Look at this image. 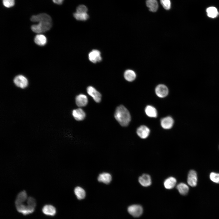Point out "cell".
Listing matches in <instances>:
<instances>
[{
    "label": "cell",
    "instance_id": "6da1fadb",
    "mask_svg": "<svg viewBox=\"0 0 219 219\" xmlns=\"http://www.w3.org/2000/svg\"><path fill=\"white\" fill-rule=\"evenodd\" d=\"M114 117L122 126L126 127L131 120V116L129 111L123 105L118 106L115 111Z\"/></svg>",
    "mask_w": 219,
    "mask_h": 219
},
{
    "label": "cell",
    "instance_id": "7a4b0ae2",
    "mask_svg": "<svg viewBox=\"0 0 219 219\" xmlns=\"http://www.w3.org/2000/svg\"><path fill=\"white\" fill-rule=\"evenodd\" d=\"M52 22L43 21L32 26V30L36 33H41L46 32L50 29L52 27Z\"/></svg>",
    "mask_w": 219,
    "mask_h": 219
},
{
    "label": "cell",
    "instance_id": "3957f363",
    "mask_svg": "<svg viewBox=\"0 0 219 219\" xmlns=\"http://www.w3.org/2000/svg\"><path fill=\"white\" fill-rule=\"evenodd\" d=\"M127 210L128 213L132 216L134 217H140L143 212L142 207L138 204H133L129 206Z\"/></svg>",
    "mask_w": 219,
    "mask_h": 219
},
{
    "label": "cell",
    "instance_id": "277c9868",
    "mask_svg": "<svg viewBox=\"0 0 219 219\" xmlns=\"http://www.w3.org/2000/svg\"><path fill=\"white\" fill-rule=\"evenodd\" d=\"M30 20L33 22L38 23L43 21L52 22L51 17L49 15L45 13H41L33 15L31 17Z\"/></svg>",
    "mask_w": 219,
    "mask_h": 219
},
{
    "label": "cell",
    "instance_id": "5b68a950",
    "mask_svg": "<svg viewBox=\"0 0 219 219\" xmlns=\"http://www.w3.org/2000/svg\"><path fill=\"white\" fill-rule=\"evenodd\" d=\"M13 82L16 86L22 89L26 87L28 84L27 78L24 76L21 75L16 76L14 78Z\"/></svg>",
    "mask_w": 219,
    "mask_h": 219
},
{
    "label": "cell",
    "instance_id": "8992f818",
    "mask_svg": "<svg viewBox=\"0 0 219 219\" xmlns=\"http://www.w3.org/2000/svg\"><path fill=\"white\" fill-rule=\"evenodd\" d=\"M17 210L23 215H26L33 212L35 208L31 207L28 205H26L23 203L16 205Z\"/></svg>",
    "mask_w": 219,
    "mask_h": 219
},
{
    "label": "cell",
    "instance_id": "52a82bcc",
    "mask_svg": "<svg viewBox=\"0 0 219 219\" xmlns=\"http://www.w3.org/2000/svg\"><path fill=\"white\" fill-rule=\"evenodd\" d=\"M87 91L88 94L91 96L96 103H99L101 99V95L94 88L89 86L87 88Z\"/></svg>",
    "mask_w": 219,
    "mask_h": 219
},
{
    "label": "cell",
    "instance_id": "ba28073f",
    "mask_svg": "<svg viewBox=\"0 0 219 219\" xmlns=\"http://www.w3.org/2000/svg\"><path fill=\"white\" fill-rule=\"evenodd\" d=\"M187 182L189 186L195 187L197 184V175L196 172L193 170L189 171L187 176Z\"/></svg>",
    "mask_w": 219,
    "mask_h": 219
},
{
    "label": "cell",
    "instance_id": "9c48e42d",
    "mask_svg": "<svg viewBox=\"0 0 219 219\" xmlns=\"http://www.w3.org/2000/svg\"><path fill=\"white\" fill-rule=\"evenodd\" d=\"M155 93L157 96L161 98L166 96L168 93V89L165 85L160 84L158 85L155 88Z\"/></svg>",
    "mask_w": 219,
    "mask_h": 219
},
{
    "label": "cell",
    "instance_id": "30bf717a",
    "mask_svg": "<svg viewBox=\"0 0 219 219\" xmlns=\"http://www.w3.org/2000/svg\"><path fill=\"white\" fill-rule=\"evenodd\" d=\"M97 180L99 182H101L106 184H108L111 182L112 180V176L109 173L104 172L99 175L97 178Z\"/></svg>",
    "mask_w": 219,
    "mask_h": 219
},
{
    "label": "cell",
    "instance_id": "8fae6325",
    "mask_svg": "<svg viewBox=\"0 0 219 219\" xmlns=\"http://www.w3.org/2000/svg\"><path fill=\"white\" fill-rule=\"evenodd\" d=\"M89 60L93 63L102 60L100 52L97 50H93L89 54Z\"/></svg>",
    "mask_w": 219,
    "mask_h": 219
},
{
    "label": "cell",
    "instance_id": "7c38bea8",
    "mask_svg": "<svg viewBox=\"0 0 219 219\" xmlns=\"http://www.w3.org/2000/svg\"><path fill=\"white\" fill-rule=\"evenodd\" d=\"M75 102L78 106L79 107H82L87 105L88 103V99L85 95L80 94L76 96Z\"/></svg>",
    "mask_w": 219,
    "mask_h": 219
},
{
    "label": "cell",
    "instance_id": "4fadbf2b",
    "mask_svg": "<svg viewBox=\"0 0 219 219\" xmlns=\"http://www.w3.org/2000/svg\"><path fill=\"white\" fill-rule=\"evenodd\" d=\"M150 131L149 129L147 127L142 125L137 128V133L140 137L145 139L148 136Z\"/></svg>",
    "mask_w": 219,
    "mask_h": 219
},
{
    "label": "cell",
    "instance_id": "5bb4252c",
    "mask_svg": "<svg viewBox=\"0 0 219 219\" xmlns=\"http://www.w3.org/2000/svg\"><path fill=\"white\" fill-rule=\"evenodd\" d=\"M140 183L143 186L147 187L150 186L151 183L150 176L147 174H143L138 179Z\"/></svg>",
    "mask_w": 219,
    "mask_h": 219
},
{
    "label": "cell",
    "instance_id": "9a60e30c",
    "mask_svg": "<svg viewBox=\"0 0 219 219\" xmlns=\"http://www.w3.org/2000/svg\"><path fill=\"white\" fill-rule=\"evenodd\" d=\"M72 114L75 120L77 121L83 120L85 117V113L83 110L80 108L73 110Z\"/></svg>",
    "mask_w": 219,
    "mask_h": 219
},
{
    "label": "cell",
    "instance_id": "2e32d148",
    "mask_svg": "<svg viewBox=\"0 0 219 219\" xmlns=\"http://www.w3.org/2000/svg\"><path fill=\"white\" fill-rule=\"evenodd\" d=\"M174 123L173 119L170 116H167L162 119L161 124L162 127L165 129H169L172 126Z\"/></svg>",
    "mask_w": 219,
    "mask_h": 219
},
{
    "label": "cell",
    "instance_id": "e0dca14e",
    "mask_svg": "<svg viewBox=\"0 0 219 219\" xmlns=\"http://www.w3.org/2000/svg\"><path fill=\"white\" fill-rule=\"evenodd\" d=\"M42 212L45 214L51 216L54 215L56 210L55 207L50 205H46L42 208Z\"/></svg>",
    "mask_w": 219,
    "mask_h": 219
},
{
    "label": "cell",
    "instance_id": "ac0fdd59",
    "mask_svg": "<svg viewBox=\"0 0 219 219\" xmlns=\"http://www.w3.org/2000/svg\"><path fill=\"white\" fill-rule=\"evenodd\" d=\"M176 183V180L173 177H170L166 179L164 182L165 187L167 189H171L173 188Z\"/></svg>",
    "mask_w": 219,
    "mask_h": 219
},
{
    "label": "cell",
    "instance_id": "d6986e66",
    "mask_svg": "<svg viewBox=\"0 0 219 219\" xmlns=\"http://www.w3.org/2000/svg\"><path fill=\"white\" fill-rule=\"evenodd\" d=\"M176 188L182 195H185L188 193L189 188L188 186L184 183H180L177 185Z\"/></svg>",
    "mask_w": 219,
    "mask_h": 219
},
{
    "label": "cell",
    "instance_id": "ffe728a7",
    "mask_svg": "<svg viewBox=\"0 0 219 219\" xmlns=\"http://www.w3.org/2000/svg\"><path fill=\"white\" fill-rule=\"evenodd\" d=\"M74 192L78 200L83 199L85 196L86 193L85 190L80 186H77L75 187L74 189Z\"/></svg>",
    "mask_w": 219,
    "mask_h": 219
},
{
    "label": "cell",
    "instance_id": "44dd1931",
    "mask_svg": "<svg viewBox=\"0 0 219 219\" xmlns=\"http://www.w3.org/2000/svg\"><path fill=\"white\" fill-rule=\"evenodd\" d=\"M26 192L23 190L20 192L17 195L15 201V204L23 203L27 199Z\"/></svg>",
    "mask_w": 219,
    "mask_h": 219
},
{
    "label": "cell",
    "instance_id": "7402d4cb",
    "mask_svg": "<svg viewBox=\"0 0 219 219\" xmlns=\"http://www.w3.org/2000/svg\"><path fill=\"white\" fill-rule=\"evenodd\" d=\"M146 4L150 11L155 12L157 10L158 5L156 0H147Z\"/></svg>",
    "mask_w": 219,
    "mask_h": 219
},
{
    "label": "cell",
    "instance_id": "603a6c76",
    "mask_svg": "<svg viewBox=\"0 0 219 219\" xmlns=\"http://www.w3.org/2000/svg\"><path fill=\"white\" fill-rule=\"evenodd\" d=\"M35 43L40 46L44 45L47 43V38L45 36L41 34L36 35L34 38Z\"/></svg>",
    "mask_w": 219,
    "mask_h": 219
},
{
    "label": "cell",
    "instance_id": "cb8c5ba5",
    "mask_svg": "<svg viewBox=\"0 0 219 219\" xmlns=\"http://www.w3.org/2000/svg\"><path fill=\"white\" fill-rule=\"evenodd\" d=\"M145 112L148 116L152 117L157 116V111L155 108L151 106H148L145 108Z\"/></svg>",
    "mask_w": 219,
    "mask_h": 219
},
{
    "label": "cell",
    "instance_id": "d4e9b609",
    "mask_svg": "<svg viewBox=\"0 0 219 219\" xmlns=\"http://www.w3.org/2000/svg\"><path fill=\"white\" fill-rule=\"evenodd\" d=\"M206 12L207 16L212 18L217 17L219 14L217 8L213 6L208 8L206 9Z\"/></svg>",
    "mask_w": 219,
    "mask_h": 219
},
{
    "label": "cell",
    "instance_id": "484cf974",
    "mask_svg": "<svg viewBox=\"0 0 219 219\" xmlns=\"http://www.w3.org/2000/svg\"><path fill=\"white\" fill-rule=\"evenodd\" d=\"M124 77L127 81L131 82L133 81L136 78V74L132 70H128L124 73Z\"/></svg>",
    "mask_w": 219,
    "mask_h": 219
},
{
    "label": "cell",
    "instance_id": "4316f807",
    "mask_svg": "<svg viewBox=\"0 0 219 219\" xmlns=\"http://www.w3.org/2000/svg\"><path fill=\"white\" fill-rule=\"evenodd\" d=\"M74 17L77 20H85L89 18V15L87 13L75 12L73 14Z\"/></svg>",
    "mask_w": 219,
    "mask_h": 219
},
{
    "label": "cell",
    "instance_id": "83f0119b",
    "mask_svg": "<svg viewBox=\"0 0 219 219\" xmlns=\"http://www.w3.org/2000/svg\"><path fill=\"white\" fill-rule=\"evenodd\" d=\"M210 178L213 182L216 183H219V173L211 172L210 174Z\"/></svg>",
    "mask_w": 219,
    "mask_h": 219
},
{
    "label": "cell",
    "instance_id": "f1b7e54d",
    "mask_svg": "<svg viewBox=\"0 0 219 219\" xmlns=\"http://www.w3.org/2000/svg\"><path fill=\"white\" fill-rule=\"evenodd\" d=\"M2 4L6 8L12 7L15 4V0H2Z\"/></svg>",
    "mask_w": 219,
    "mask_h": 219
},
{
    "label": "cell",
    "instance_id": "f546056e",
    "mask_svg": "<svg viewBox=\"0 0 219 219\" xmlns=\"http://www.w3.org/2000/svg\"><path fill=\"white\" fill-rule=\"evenodd\" d=\"M27 204L30 207L35 208L36 204V201L33 197H30L27 200Z\"/></svg>",
    "mask_w": 219,
    "mask_h": 219
},
{
    "label": "cell",
    "instance_id": "4dcf8cb0",
    "mask_svg": "<svg viewBox=\"0 0 219 219\" xmlns=\"http://www.w3.org/2000/svg\"><path fill=\"white\" fill-rule=\"evenodd\" d=\"M160 3L164 8L166 10H169L171 7L170 0H160Z\"/></svg>",
    "mask_w": 219,
    "mask_h": 219
},
{
    "label": "cell",
    "instance_id": "1f68e13d",
    "mask_svg": "<svg viewBox=\"0 0 219 219\" xmlns=\"http://www.w3.org/2000/svg\"><path fill=\"white\" fill-rule=\"evenodd\" d=\"M87 8L84 5L78 6L76 9V12L78 13H87Z\"/></svg>",
    "mask_w": 219,
    "mask_h": 219
},
{
    "label": "cell",
    "instance_id": "d6a6232c",
    "mask_svg": "<svg viewBox=\"0 0 219 219\" xmlns=\"http://www.w3.org/2000/svg\"><path fill=\"white\" fill-rule=\"evenodd\" d=\"M54 3L57 5L61 4L64 1V0H52Z\"/></svg>",
    "mask_w": 219,
    "mask_h": 219
}]
</instances>
